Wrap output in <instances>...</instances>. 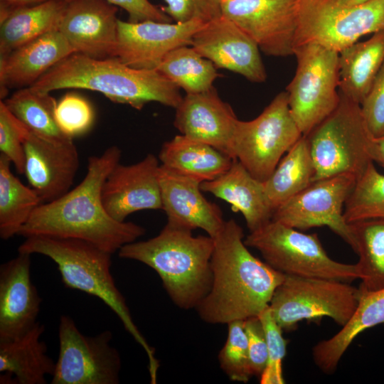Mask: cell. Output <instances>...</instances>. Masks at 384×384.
<instances>
[{"instance_id":"obj_19","label":"cell","mask_w":384,"mask_h":384,"mask_svg":"<svg viewBox=\"0 0 384 384\" xmlns=\"http://www.w3.org/2000/svg\"><path fill=\"white\" fill-rule=\"evenodd\" d=\"M159 160L148 154L135 164L118 163L112 169L102 186V200L112 218L124 222L137 211L162 210Z\"/></svg>"},{"instance_id":"obj_21","label":"cell","mask_w":384,"mask_h":384,"mask_svg":"<svg viewBox=\"0 0 384 384\" xmlns=\"http://www.w3.org/2000/svg\"><path fill=\"white\" fill-rule=\"evenodd\" d=\"M159 179L167 224L191 230L201 228L215 238L225 220L220 207L203 196L201 183L161 164Z\"/></svg>"},{"instance_id":"obj_30","label":"cell","mask_w":384,"mask_h":384,"mask_svg":"<svg viewBox=\"0 0 384 384\" xmlns=\"http://www.w3.org/2000/svg\"><path fill=\"white\" fill-rule=\"evenodd\" d=\"M315 173L309 141L302 136L264 181L273 210L313 183Z\"/></svg>"},{"instance_id":"obj_25","label":"cell","mask_w":384,"mask_h":384,"mask_svg":"<svg viewBox=\"0 0 384 384\" xmlns=\"http://www.w3.org/2000/svg\"><path fill=\"white\" fill-rule=\"evenodd\" d=\"M45 326L37 322L23 335L0 341V383L45 384L55 362L49 357L41 337Z\"/></svg>"},{"instance_id":"obj_27","label":"cell","mask_w":384,"mask_h":384,"mask_svg":"<svg viewBox=\"0 0 384 384\" xmlns=\"http://www.w3.org/2000/svg\"><path fill=\"white\" fill-rule=\"evenodd\" d=\"M67 2L48 0L0 11V57L48 32L58 30Z\"/></svg>"},{"instance_id":"obj_16","label":"cell","mask_w":384,"mask_h":384,"mask_svg":"<svg viewBox=\"0 0 384 384\" xmlns=\"http://www.w3.org/2000/svg\"><path fill=\"white\" fill-rule=\"evenodd\" d=\"M204 24L201 21L137 23L118 21L115 58L137 69L156 70L172 50L190 46L194 33Z\"/></svg>"},{"instance_id":"obj_22","label":"cell","mask_w":384,"mask_h":384,"mask_svg":"<svg viewBox=\"0 0 384 384\" xmlns=\"http://www.w3.org/2000/svg\"><path fill=\"white\" fill-rule=\"evenodd\" d=\"M31 256L18 252L0 267V341L23 335L38 322L41 299L31 280Z\"/></svg>"},{"instance_id":"obj_44","label":"cell","mask_w":384,"mask_h":384,"mask_svg":"<svg viewBox=\"0 0 384 384\" xmlns=\"http://www.w3.org/2000/svg\"><path fill=\"white\" fill-rule=\"evenodd\" d=\"M372 158L373 161L377 162L384 168V134L374 138L372 147Z\"/></svg>"},{"instance_id":"obj_14","label":"cell","mask_w":384,"mask_h":384,"mask_svg":"<svg viewBox=\"0 0 384 384\" xmlns=\"http://www.w3.org/2000/svg\"><path fill=\"white\" fill-rule=\"evenodd\" d=\"M221 7L265 54L294 55L300 0H221Z\"/></svg>"},{"instance_id":"obj_33","label":"cell","mask_w":384,"mask_h":384,"mask_svg":"<svg viewBox=\"0 0 384 384\" xmlns=\"http://www.w3.org/2000/svg\"><path fill=\"white\" fill-rule=\"evenodd\" d=\"M186 94L207 91L220 76L217 68L192 46H183L170 51L156 68Z\"/></svg>"},{"instance_id":"obj_28","label":"cell","mask_w":384,"mask_h":384,"mask_svg":"<svg viewBox=\"0 0 384 384\" xmlns=\"http://www.w3.org/2000/svg\"><path fill=\"white\" fill-rule=\"evenodd\" d=\"M384 63V30L338 53L339 92L361 105Z\"/></svg>"},{"instance_id":"obj_1","label":"cell","mask_w":384,"mask_h":384,"mask_svg":"<svg viewBox=\"0 0 384 384\" xmlns=\"http://www.w3.org/2000/svg\"><path fill=\"white\" fill-rule=\"evenodd\" d=\"M121 155L118 146H111L102 154L90 156L82 181L60 198L38 206L18 235L80 239L111 254L144 235L142 226L114 220L102 203L104 182Z\"/></svg>"},{"instance_id":"obj_4","label":"cell","mask_w":384,"mask_h":384,"mask_svg":"<svg viewBox=\"0 0 384 384\" xmlns=\"http://www.w3.org/2000/svg\"><path fill=\"white\" fill-rule=\"evenodd\" d=\"M213 248L210 236H193L191 230L166 223L156 236L127 244L118 255L154 270L171 301L190 309H196L210 291Z\"/></svg>"},{"instance_id":"obj_8","label":"cell","mask_w":384,"mask_h":384,"mask_svg":"<svg viewBox=\"0 0 384 384\" xmlns=\"http://www.w3.org/2000/svg\"><path fill=\"white\" fill-rule=\"evenodd\" d=\"M295 74L286 87L291 114L307 136L338 107V53L319 44L295 46Z\"/></svg>"},{"instance_id":"obj_6","label":"cell","mask_w":384,"mask_h":384,"mask_svg":"<svg viewBox=\"0 0 384 384\" xmlns=\"http://www.w3.org/2000/svg\"><path fill=\"white\" fill-rule=\"evenodd\" d=\"M340 96L335 110L305 136L315 166L314 181L341 174H351L357 180L373 162L375 137L361 105Z\"/></svg>"},{"instance_id":"obj_12","label":"cell","mask_w":384,"mask_h":384,"mask_svg":"<svg viewBox=\"0 0 384 384\" xmlns=\"http://www.w3.org/2000/svg\"><path fill=\"white\" fill-rule=\"evenodd\" d=\"M59 353L52 384H118L120 355L111 345L112 334L105 330L85 336L74 320L62 315L58 325Z\"/></svg>"},{"instance_id":"obj_3","label":"cell","mask_w":384,"mask_h":384,"mask_svg":"<svg viewBox=\"0 0 384 384\" xmlns=\"http://www.w3.org/2000/svg\"><path fill=\"white\" fill-rule=\"evenodd\" d=\"M30 87L48 93L65 88L97 91L115 103L139 110L151 102L176 108L183 98L179 88L156 70L134 68L117 58L96 59L77 53L55 64Z\"/></svg>"},{"instance_id":"obj_36","label":"cell","mask_w":384,"mask_h":384,"mask_svg":"<svg viewBox=\"0 0 384 384\" xmlns=\"http://www.w3.org/2000/svg\"><path fill=\"white\" fill-rule=\"evenodd\" d=\"M228 327L226 341L218 354L220 366L231 380L247 383L252 375L244 320L233 321Z\"/></svg>"},{"instance_id":"obj_18","label":"cell","mask_w":384,"mask_h":384,"mask_svg":"<svg viewBox=\"0 0 384 384\" xmlns=\"http://www.w3.org/2000/svg\"><path fill=\"white\" fill-rule=\"evenodd\" d=\"M23 146V174L42 203L54 201L70 190L80 164L73 139L53 141L29 131Z\"/></svg>"},{"instance_id":"obj_26","label":"cell","mask_w":384,"mask_h":384,"mask_svg":"<svg viewBox=\"0 0 384 384\" xmlns=\"http://www.w3.org/2000/svg\"><path fill=\"white\" fill-rule=\"evenodd\" d=\"M360 292L357 308L341 330L312 348L315 365L324 373L333 374L354 339L364 331L384 324V287L374 292Z\"/></svg>"},{"instance_id":"obj_32","label":"cell","mask_w":384,"mask_h":384,"mask_svg":"<svg viewBox=\"0 0 384 384\" xmlns=\"http://www.w3.org/2000/svg\"><path fill=\"white\" fill-rule=\"evenodd\" d=\"M3 101L11 113L37 136L53 141L73 139L58 127L55 117L57 101L50 93L26 87Z\"/></svg>"},{"instance_id":"obj_11","label":"cell","mask_w":384,"mask_h":384,"mask_svg":"<svg viewBox=\"0 0 384 384\" xmlns=\"http://www.w3.org/2000/svg\"><path fill=\"white\" fill-rule=\"evenodd\" d=\"M384 30V0L338 6L326 0H300L296 46L312 43L338 53L367 34Z\"/></svg>"},{"instance_id":"obj_13","label":"cell","mask_w":384,"mask_h":384,"mask_svg":"<svg viewBox=\"0 0 384 384\" xmlns=\"http://www.w3.org/2000/svg\"><path fill=\"white\" fill-rule=\"evenodd\" d=\"M356 181V178L351 174L314 181L278 206L272 220L302 230L326 226L353 250V233L351 225L344 219L343 209Z\"/></svg>"},{"instance_id":"obj_45","label":"cell","mask_w":384,"mask_h":384,"mask_svg":"<svg viewBox=\"0 0 384 384\" xmlns=\"http://www.w3.org/2000/svg\"><path fill=\"white\" fill-rule=\"evenodd\" d=\"M48 0H0V11L39 4ZM69 1V0H66Z\"/></svg>"},{"instance_id":"obj_46","label":"cell","mask_w":384,"mask_h":384,"mask_svg":"<svg viewBox=\"0 0 384 384\" xmlns=\"http://www.w3.org/2000/svg\"><path fill=\"white\" fill-rule=\"evenodd\" d=\"M326 1L338 6L347 7V6H353L358 5L366 1H368L369 0H326Z\"/></svg>"},{"instance_id":"obj_7","label":"cell","mask_w":384,"mask_h":384,"mask_svg":"<svg viewBox=\"0 0 384 384\" xmlns=\"http://www.w3.org/2000/svg\"><path fill=\"white\" fill-rule=\"evenodd\" d=\"M244 242L247 247L258 250L265 262L284 275L348 283L359 279L356 264L331 259L316 234H306L272 220L250 232Z\"/></svg>"},{"instance_id":"obj_5","label":"cell","mask_w":384,"mask_h":384,"mask_svg":"<svg viewBox=\"0 0 384 384\" xmlns=\"http://www.w3.org/2000/svg\"><path fill=\"white\" fill-rule=\"evenodd\" d=\"M18 251L49 257L57 265L65 287L96 297L112 309L144 350L151 383H156L159 361L155 357L154 348L135 325L125 299L116 286L111 272L112 254L82 240L43 235L26 238Z\"/></svg>"},{"instance_id":"obj_37","label":"cell","mask_w":384,"mask_h":384,"mask_svg":"<svg viewBox=\"0 0 384 384\" xmlns=\"http://www.w3.org/2000/svg\"><path fill=\"white\" fill-rule=\"evenodd\" d=\"M55 117L61 131L73 139L90 129L95 119V112L92 105L84 97L68 92L57 102Z\"/></svg>"},{"instance_id":"obj_35","label":"cell","mask_w":384,"mask_h":384,"mask_svg":"<svg viewBox=\"0 0 384 384\" xmlns=\"http://www.w3.org/2000/svg\"><path fill=\"white\" fill-rule=\"evenodd\" d=\"M343 217L348 224L384 220V175L370 163L356 180L344 205Z\"/></svg>"},{"instance_id":"obj_40","label":"cell","mask_w":384,"mask_h":384,"mask_svg":"<svg viewBox=\"0 0 384 384\" xmlns=\"http://www.w3.org/2000/svg\"><path fill=\"white\" fill-rule=\"evenodd\" d=\"M161 10L174 22L207 23L222 16L221 0H164Z\"/></svg>"},{"instance_id":"obj_29","label":"cell","mask_w":384,"mask_h":384,"mask_svg":"<svg viewBox=\"0 0 384 384\" xmlns=\"http://www.w3.org/2000/svg\"><path fill=\"white\" fill-rule=\"evenodd\" d=\"M159 159L165 167L201 183L218 178L236 160L209 144L182 134L164 143Z\"/></svg>"},{"instance_id":"obj_15","label":"cell","mask_w":384,"mask_h":384,"mask_svg":"<svg viewBox=\"0 0 384 384\" xmlns=\"http://www.w3.org/2000/svg\"><path fill=\"white\" fill-rule=\"evenodd\" d=\"M190 46L217 68L234 72L253 82L267 79L257 45L223 15L204 23L193 36Z\"/></svg>"},{"instance_id":"obj_24","label":"cell","mask_w":384,"mask_h":384,"mask_svg":"<svg viewBox=\"0 0 384 384\" xmlns=\"http://www.w3.org/2000/svg\"><path fill=\"white\" fill-rule=\"evenodd\" d=\"M200 188L202 191L228 203L233 211L240 212L250 232L261 228L272 218L274 210L264 182L255 178L237 159L224 174L202 182Z\"/></svg>"},{"instance_id":"obj_23","label":"cell","mask_w":384,"mask_h":384,"mask_svg":"<svg viewBox=\"0 0 384 384\" xmlns=\"http://www.w3.org/2000/svg\"><path fill=\"white\" fill-rule=\"evenodd\" d=\"M74 53L63 34L48 32L0 57L1 97L9 89L34 84L53 66Z\"/></svg>"},{"instance_id":"obj_2","label":"cell","mask_w":384,"mask_h":384,"mask_svg":"<svg viewBox=\"0 0 384 384\" xmlns=\"http://www.w3.org/2000/svg\"><path fill=\"white\" fill-rule=\"evenodd\" d=\"M213 240L212 284L196 308L200 318L210 324H228L257 316L285 275L249 251L243 230L234 219L225 221Z\"/></svg>"},{"instance_id":"obj_41","label":"cell","mask_w":384,"mask_h":384,"mask_svg":"<svg viewBox=\"0 0 384 384\" xmlns=\"http://www.w3.org/2000/svg\"><path fill=\"white\" fill-rule=\"evenodd\" d=\"M367 125L375 137L384 134V63L368 93L360 105Z\"/></svg>"},{"instance_id":"obj_42","label":"cell","mask_w":384,"mask_h":384,"mask_svg":"<svg viewBox=\"0 0 384 384\" xmlns=\"http://www.w3.org/2000/svg\"><path fill=\"white\" fill-rule=\"evenodd\" d=\"M248 343L250 368L252 376H260L266 368L268 353L262 324L258 316L244 320Z\"/></svg>"},{"instance_id":"obj_20","label":"cell","mask_w":384,"mask_h":384,"mask_svg":"<svg viewBox=\"0 0 384 384\" xmlns=\"http://www.w3.org/2000/svg\"><path fill=\"white\" fill-rule=\"evenodd\" d=\"M176 109L174 127L181 134L209 144L236 159L233 137L239 120L216 90L186 94Z\"/></svg>"},{"instance_id":"obj_10","label":"cell","mask_w":384,"mask_h":384,"mask_svg":"<svg viewBox=\"0 0 384 384\" xmlns=\"http://www.w3.org/2000/svg\"><path fill=\"white\" fill-rule=\"evenodd\" d=\"M302 136L291 114L287 93L283 91L256 118L238 121L233 137L235 156L264 182Z\"/></svg>"},{"instance_id":"obj_9","label":"cell","mask_w":384,"mask_h":384,"mask_svg":"<svg viewBox=\"0 0 384 384\" xmlns=\"http://www.w3.org/2000/svg\"><path fill=\"white\" fill-rule=\"evenodd\" d=\"M360 298L358 288L332 279L285 275L274 290L269 306L284 331L298 322L327 316L344 326L353 315Z\"/></svg>"},{"instance_id":"obj_38","label":"cell","mask_w":384,"mask_h":384,"mask_svg":"<svg viewBox=\"0 0 384 384\" xmlns=\"http://www.w3.org/2000/svg\"><path fill=\"white\" fill-rule=\"evenodd\" d=\"M262 324L267 345L268 360L265 369L260 375L261 384H283L282 361L286 355L287 340L283 330L274 319L270 306H267L258 316Z\"/></svg>"},{"instance_id":"obj_43","label":"cell","mask_w":384,"mask_h":384,"mask_svg":"<svg viewBox=\"0 0 384 384\" xmlns=\"http://www.w3.org/2000/svg\"><path fill=\"white\" fill-rule=\"evenodd\" d=\"M124 9L128 14V21L137 23L146 21L171 23V18L161 8L149 0H105Z\"/></svg>"},{"instance_id":"obj_39","label":"cell","mask_w":384,"mask_h":384,"mask_svg":"<svg viewBox=\"0 0 384 384\" xmlns=\"http://www.w3.org/2000/svg\"><path fill=\"white\" fill-rule=\"evenodd\" d=\"M29 130L0 101V151L13 164L16 171L24 173V140Z\"/></svg>"},{"instance_id":"obj_31","label":"cell","mask_w":384,"mask_h":384,"mask_svg":"<svg viewBox=\"0 0 384 384\" xmlns=\"http://www.w3.org/2000/svg\"><path fill=\"white\" fill-rule=\"evenodd\" d=\"M11 161L0 154V237L8 240L18 235L42 202L31 186H25L11 170Z\"/></svg>"},{"instance_id":"obj_17","label":"cell","mask_w":384,"mask_h":384,"mask_svg":"<svg viewBox=\"0 0 384 384\" xmlns=\"http://www.w3.org/2000/svg\"><path fill=\"white\" fill-rule=\"evenodd\" d=\"M117 10L105 0H69L58 31L74 53L96 59L115 58Z\"/></svg>"},{"instance_id":"obj_34","label":"cell","mask_w":384,"mask_h":384,"mask_svg":"<svg viewBox=\"0 0 384 384\" xmlns=\"http://www.w3.org/2000/svg\"><path fill=\"white\" fill-rule=\"evenodd\" d=\"M355 239L353 251L361 292H374L384 287V220H368L351 223Z\"/></svg>"}]
</instances>
